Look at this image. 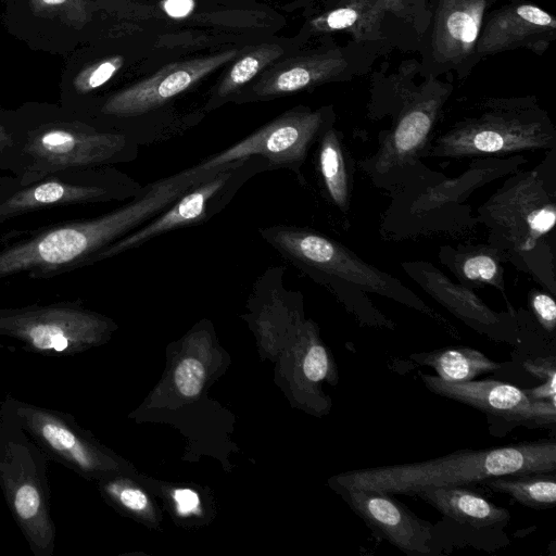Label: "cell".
Instances as JSON below:
<instances>
[{
    "mask_svg": "<svg viewBox=\"0 0 556 556\" xmlns=\"http://www.w3.org/2000/svg\"><path fill=\"white\" fill-rule=\"evenodd\" d=\"M330 356L317 341L309 344L303 359V374L311 382H320L331 374Z\"/></svg>",
    "mask_w": 556,
    "mask_h": 556,
    "instance_id": "f546056e",
    "label": "cell"
},
{
    "mask_svg": "<svg viewBox=\"0 0 556 556\" xmlns=\"http://www.w3.org/2000/svg\"><path fill=\"white\" fill-rule=\"evenodd\" d=\"M282 53L283 49L276 43H262L249 48L224 75L217 86L216 98L225 99L236 93Z\"/></svg>",
    "mask_w": 556,
    "mask_h": 556,
    "instance_id": "484cf974",
    "label": "cell"
},
{
    "mask_svg": "<svg viewBox=\"0 0 556 556\" xmlns=\"http://www.w3.org/2000/svg\"><path fill=\"white\" fill-rule=\"evenodd\" d=\"M123 64V56L113 55L89 65L75 77L73 81L75 92L84 96L100 88L121 70Z\"/></svg>",
    "mask_w": 556,
    "mask_h": 556,
    "instance_id": "83f0119b",
    "label": "cell"
},
{
    "mask_svg": "<svg viewBox=\"0 0 556 556\" xmlns=\"http://www.w3.org/2000/svg\"><path fill=\"white\" fill-rule=\"evenodd\" d=\"M318 168L332 204L345 213L350 207L351 172L342 136L329 127L318 140Z\"/></svg>",
    "mask_w": 556,
    "mask_h": 556,
    "instance_id": "cb8c5ba5",
    "label": "cell"
},
{
    "mask_svg": "<svg viewBox=\"0 0 556 556\" xmlns=\"http://www.w3.org/2000/svg\"><path fill=\"white\" fill-rule=\"evenodd\" d=\"M352 510L379 536L410 556L431 554L433 527L393 495L370 489H344Z\"/></svg>",
    "mask_w": 556,
    "mask_h": 556,
    "instance_id": "5bb4252c",
    "label": "cell"
},
{
    "mask_svg": "<svg viewBox=\"0 0 556 556\" xmlns=\"http://www.w3.org/2000/svg\"><path fill=\"white\" fill-rule=\"evenodd\" d=\"M37 16L58 20L75 29L83 28L90 20L87 0H28Z\"/></svg>",
    "mask_w": 556,
    "mask_h": 556,
    "instance_id": "4316f807",
    "label": "cell"
},
{
    "mask_svg": "<svg viewBox=\"0 0 556 556\" xmlns=\"http://www.w3.org/2000/svg\"><path fill=\"white\" fill-rule=\"evenodd\" d=\"M529 306L544 330L554 332L556 328V303L549 292L532 289L529 292Z\"/></svg>",
    "mask_w": 556,
    "mask_h": 556,
    "instance_id": "4dcf8cb0",
    "label": "cell"
},
{
    "mask_svg": "<svg viewBox=\"0 0 556 556\" xmlns=\"http://www.w3.org/2000/svg\"><path fill=\"white\" fill-rule=\"evenodd\" d=\"M137 154L125 132L74 115L18 122L9 172L25 187L63 169L111 166Z\"/></svg>",
    "mask_w": 556,
    "mask_h": 556,
    "instance_id": "5b68a950",
    "label": "cell"
},
{
    "mask_svg": "<svg viewBox=\"0 0 556 556\" xmlns=\"http://www.w3.org/2000/svg\"><path fill=\"white\" fill-rule=\"evenodd\" d=\"M18 138V121L0 115V169L9 170Z\"/></svg>",
    "mask_w": 556,
    "mask_h": 556,
    "instance_id": "1f68e13d",
    "label": "cell"
},
{
    "mask_svg": "<svg viewBox=\"0 0 556 556\" xmlns=\"http://www.w3.org/2000/svg\"><path fill=\"white\" fill-rule=\"evenodd\" d=\"M237 55L238 51L230 49L167 64L152 76L110 96L101 105L100 114L116 118L146 114L190 89Z\"/></svg>",
    "mask_w": 556,
    "mask_h": 556,
    "instance_id": "4fadbf2b",
    "label": "cell"
},
{
    "mask_svg": "<svg viewBox=\"0 0 556 556\" xmlns=\"http://www.w3.org/2000/svg\"><path fill=\"white\" fill-rule=\"evenodd\" d=\"M346 65L340 51L290 58L262 74L252 91L258 98L287 96L336 78Z\"/></svg>",
    "mask_w": 556,
    "mask_h": 556,
    "instance_id": "ac0fdd59",
    "label": "cell"
},
{
    "mask_svg": "<svg viewBox=\"0 0 556 556\" xmlns=\"http://www.w3.org/2000/svg\"><path fill=\"white\" fill-rule=\"evenodd\" d=\"M439 260L457 279L469 289L491 286L505 292L504 257L489 243L443 245Z\"/></svg>",
    "mask_w": 556,
    "mask_h": 556,
    "instance_id": "44dd1931",
    "label": "cell"
},
{
    "mask_svg": "<svg viewBox=\"0 0 556 556\" xmlns=\"http://www.w3.org/2000/svg\"><path fill=\"white\" fill-rule=\"evenodd\" d=\"M525 394L535 401H549L556 404V378L545 380L539 387L522 389Z\"/></svg>",
    "mask_w": 556,
    "mask_h": 556,
    "instance_id": "d590c367",
    "label": "cell"
},
{
    "mask_svg": "<svg viewBox=\"0 0 556 556\" xmlns=\"http://www.w3.org/2000/svg\"><path fill=\"white\" fill-rule=\"evenodd\" d=\"M415 496L442 515L476 529L503 528L510 517L507 509L496 506L466 486L426 489L418 491Z\"/></svg>",
    "mask_w": 556,
    "mask_h": 556,
    "instance_id": "ffe728a7",
    "label": "cell"
},
{
    "mask_svg": "<svg viewBox=\"0 0 556 556\" xmlns=\"http://www.w3.org/2000/svg\"><path fill=\"white\" fill-rule=\"evenodd\" d=\"M420 378L432 393L471 406L513 427L551 428L556 424V404L532 400L515 386L491 379L448 382L428 374H420Z\"/></svg>",
    "mask_w": 556,
    "mask_h": 556,
    "instance_id": "7c38bea8",
    "label": "cell"
},
{
    "mask_svg": "<svg viewBox=\"0 0 556 556\" xmlns=\"http://www.w3.org/2000/svg\"><path fill=\"white\" fill-rule=\"evenodd\" d=\"M480 484L507 494L519 504L530 508L543 509L555 506L556 482L554 475H504L483 480Z\"/></svg>",
    "mask_w": 556,
    "mask_h": 556,
    "instance_id": "d4e9b609",
    "label": "cell"
},
{
    "mask_svg": "<svg viewBox=\"0 0 556 556\" xmlns=\"http://www.w3.org/2000/svg\"><path fill=\"white\" fill-rule=\"evenodd\" d=\"M386 10L379 0H343L311 21L317 33L344 30L357 40L376 39Z\"/></svg>",
    "mask_w": 556,
    "mask_h": 556,
    "instance_id": "7402d4cb",
    "label": "cell"
},
{
    "mask_svg": "<svg viewBox=\"0 0 556 556\" xmlns=\"http://www.w3.org/2000/svg\"><path fill=\"white\" fill-rule=\"evenodd\" d=\"M180 514H189L199 507V496L189 489L177 490L174 495Z\"/></svg>",
    "mask_w": 556,
    "mask_h": 556,
    "instance_id": "74e56055",
    "label": "cell"
},
{
    "mask_svg": "<svg viewBox=\"0 0 556 556\" xmlns=\"http://www.w3.org/2000/svg\"><path fill=\"white\" fill-rule=\"evenodd\" d=\"M175 382L181 394L197 395L204 382V368L195 358L182 359L175 371Z\"/></svg>",
    "mask_w": 556,
    "mask_h": 556,
    "instance_id": "f1b7e54d",
    "label": "cell"
},
{
    "mask_svg": "<svg viewBox=\"0 0 556 556\" xmlns=\"http://www.w3.org/2000/svg\"><path fill=\"white\" fill-rule=\"evenodd\" d=\"M447 93L439 85L401 93L393 125L379 134L376 152L357 163L376 187L390 192L429 168L421 159Z\"/></svg>",
    "mask_w": 556,
    "mask_h": 556,
    "instance_id": "ba28073f",
    "label": "cell"
},
{
    "mask_svg": "<svg viewBox=\"0 0 556 556\" xmlns=\"http://www.w3.org/2000/svg\"><path fill=\"white\" fill-rule=\"evenodd\" d=\"M332 123L333 116L328 110L296 106L193 168L211 169L241 159L261 156L270 169L287 168L302 178L301 168L309 149Z\"/></svg>",
    "mask_w": 556,
    "mask_h": 556,
    "instance_id": "30bf717a",
    "label": "cell"
},
{
    "mask_svg": "<svg viewBox=\"0 0 556 556\" xmlns=\"http://www.w3.org/2000/svg\"><path fill=\"white\" fill-rule=\"evenodd\" d=\"M141 189L110 166L63 169L28 186H15L0 201V224L49 207L123 201Z\"/></svg>",
    "mask_w": 556,
    "mask_h": 556,
    "instance_id": "8fae6325",
    "label": "cell"
},
{
    "mask_svg": "<svg viewBox=\"0 0 556 556\" xmlns=\"http://www.w3.org/2000/svg\"><path fill=\"white\" fill-rule=\"evenodd\" d=\"M214 169H184L142 187L134 199L104 215L45 228L25 240L0 249V280L26 273L48 279L90 266L93 256L144 225Z\"/></svg>",
    "mask_w": 556,
    "mask_h": 556,
    "instance_id": "6da1fadb",
    "label": "cell"
},
{
    "mask_svg": "<svg viewBox=\"0 0 556 556\" xmlns=\"http://www.w3.org/2000/svg\"><path fill=\"white\" fill-rule=\"evenodd\" d=\"M486 4V0H440L432 45L442 61L459 62L472 52Z\"/></svg>",
    "mask_w": 556,
    "mask_h": 556,
    "instance_id": "d6986e66",
    "label": "cell"
},
{
    "mask_svg": "<svg viewBox=\"0 0 556 556\" xmlns=\"http://www.w3.org/2000/svg\"><path fill=\"white\" fill-rule=\"evenodd\" d=\"M100 319L71 304L0 313V324L10 325L24 333L38 349L64 351L72 337L97 329Z\"/></svg>",
    "mask_w": 556,
    "mask_h": 556,
    "instance_id": "2e32d148",
    "label": "cell"
},
{
    "mask_svg": "<svg viewBox=\"0 0 556 556\" xmlns=\"http://www.w3.org/2000/svg\"><path fill=\"white\" fill-rule=\"evenodd\" d=\"M522 366L529 374L543 381L556 378L554 356L529 358Z\"/></svg>",
    "mask_w": 556,
    "mask_h": 556,
    "instance_id": "e575fe53",
    "label": "cell"
},
{
    "mask_svg": "<svg viewBox=\"0 0 556 556\" xmlns=\"http://www.w3.org/2000/svg\"><path fill=\"white\" fill-rule=\"evenodd\" d=\"M164 12L174 17H185L189 15L195 5L194 0H163L161 2Z\"/></svg>",
    "mask_w": 556,
    "mask_h": 556,
    "instance_id": "8d00e7d4",
    "label": "cell"
},
{
    "mask_svg": "<svg viewBox=\"0 0 556 556\" xmlns=\"http://www.w3.org/2000/svg\"><path fill=\"white\" fill-rule=\"evenodd\" d=\"M267 169L270 167L261 156L223 165L217 173L187 190L164 212L98 252L91 265L139 248L166 232L207 222L230 202L247 180Z\"/></svg>",
    "mask_w": 556,
    "mask_h": 556,
    "instance_id": "9c48e42d",
    "label": "cell"
},
{
    "mask_svg": "<svg viewBox=\"0 0 556 556\" xmlns=\"http://www.w3.org/2000/svg\"><path fill=\"white\" fill-rule=\"evenodd\" d=\"M119 498L122 503L132 510H143L148 506L147 496L137 489H125L121 492Z\"/></svg>",
    "mask_w": 556,
    "mask_h": 556,
    "instance_id": "f35d334b",
    "label": "cell"
},
{
    "mask_svg": "<svg viewBox=\"0 0 556 556\" xmlns=\"http://www.w3.org/2000/svg\"><path fill=\"white\" fill-rule=\"evenodd\" d=\"M478 224L504 261L556 292L555 251L548 239L556 225V150L532 169H518L477 208Z\"/></svg>",
    "mask_w": 556,
    "mask_h": 556,
    "instance_id": "7a4b0ae2",
    "label": "cell"
},
{
    "mask_svg": "<svg viewBox=\"0 0 556 556\" xmlns=\"http://www.w3.org/2000/svg\"><path fill=\"white\" fill-rule=\"evenodd\" d=\"M260 233L286 261L323 287L340 281L440 318L402 281L314 229L274 225L260 228Z\"/></svg>",
    "mask_w": 556,
    "mask_h": 556,
    "instance_id": "52a82bcc",
    "label": "cell"
},
{
    "mask_svg": "<svg viewBox=\"0 0 556 556\" xmlns=\"http://www.w3.org/2000/svg\"><path fill=\"white\" fill-rule=\"evenodd\" d=\"M2 199H3V195H2V194H0V201H1Z\"/></svg>",
    "mask_w": 556,
    "mask_h": 556,
    "instance_id": "60d3db41",
    "label": "cell"
},
{
    "mask_svg": "<svg viewBox=\"0 0 556 556\" xmlns=\"http://www.w3.org/2000/svg\"><path fill=\"white\" fill-rule=\"evenodd\" d=\"M479 115L456 122L432 139L424 157L466 159L556 150L547 113L525 99H490Z\"/></svg>",
    "mask_w": 556,
    "mask_h": 556,
    "instance_id": "8992f818",
    "label": "cell"
},
{
    "mask_svg": "<svg viewBox=\"0 0 556 556\" xmlns=\"http://www.w3.org/2000/svg\"><path fill=\"white\" fill-rule=\"evenodd\" d=\"M415 363L433 368L437 376L448 382H467L500 369L502 364L491 361L469 346H447L431 352L410 354Z\"/></svg>",
    "mask_w": 556,
    "mask_h": 556,
    "instance_id": "603a6c76",
    "label": "cell"
},
{
    "mask_svg": "<svg viewBox=\"0 0 556 556\" xmlns=\"http://www.w3.org/2000/svg\"><path fill=\"white\" fill-rule=\"evenodd\" d=\"M555 34L556 20L548 12L530 3L509 4L489 18L480 30L476 48L481 54L518 47L542 53Z\"/></svg>",
    "mask_w": 556,
    "mask_h": 556,
    "instance_id": "9a60e30c",
    "label": "cell"
},
{
    "mask_svg": "<svg viewBox=\"0 0 556 556\" xmlns=\"http://www.w3.org/2000/svg\"><path fill=\"white\" fill-rule=\"evenodd\" d=\"M526 162L520 154L508 159L478 157L454 178L428 168L389 192L391 201L380 224L383 238L457 235L472 228L478 222L466 201L479 188L518 170Z\"/></svg>",
    "mask_w": 556,
    "mask_h": 556,
    "instance_id": "277c9868",
    "label": "cell"
},
{
    "mask_svg": "<svg viewBox=\"0 0 556 556\" xmlns=\"http://www.w3.org/2000/svg\"><path fill=\"white\" fill-rule=\"evenodd\" d=\"M556 443L553 440L459 450L445 456L390 466L353 469L341 473L342 489H370L391 495L415 496L418 491L468 486L504 475L554 473Z\"/></svg>",
    "mask_w": 556,
    "mask_h": 556,
    "instance_id": "3957f363",
    "label": "cell"
},
{
    "mask_svg": "<svg viewBox=\"0 0 556 556\" xmlns=\"http://www.w3.org/2000/svg\"><path fill=\"white\" fill-rule=\"evenodd\" d=\"M40 497L37 490L25 484L21 486L15 495V508L20 517L24 519L31 518L38 511Z\"/></svg>",
    "mask_w": 556,
    "mask_h": 556,
    "instance_id": "d6a6232c",
    "label": "cell"
},
{
    "mask_svg": "<svg viewBox=\"0 0 556 556\" xmlns=\"http://www.w3.org/2000/svg\"><path fill=\"white\" fill-rule=\"evenodd\" d=\"M41 431L43 438L58 451H71L79 443L72 432L54 424H46Z\"/></svg>",
    "mask_w": 556,
    "mask_h": 556,
    "instance_id": "836d02e7",
    "label": "cell"
},
{
    "mask_svg": "<svg viewBox=\"0 0 556 556\" xmlns=\"http://www.w3.org/2000/svg\"><path fill=\"white\" fill-rule=\"evenodd\" d=\"M386 11H397L406 0H379Z\"/></svg>",
    "mask_w": 556,
    "mask_h": 556,
    "instance_id": "ab89813d",
    "label": "cell"
},
{
    "mask_svg": "<svg viewBox=\"0 0 556 556\" xmlns=\"http://www.w3.org/2000/svg\"><path fill=\"white\" fill-rule=\"evenodd\" d=\"M400 266L425 293L470 327L486 329L503 324V315L490 308L472 289L454 282L431 263L406 261Z\"/></svg>",
    "mask_w": 556,
    "mask_h": 556,
    "instance_id": "e0dca14e",
    "label": "cell"
}]
</instances>
